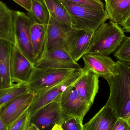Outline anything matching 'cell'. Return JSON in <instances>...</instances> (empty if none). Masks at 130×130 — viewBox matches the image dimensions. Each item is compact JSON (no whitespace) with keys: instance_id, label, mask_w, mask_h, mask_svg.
I'll use <instances>...</instances> for the list:
<instances>
[{"instance_id":"obj_27","label":"cell","mask_w":130,"mask_h":130,"mask_svg":"<svg viewBox=\"0 0 130 130\" xmlns=\"http://www.w3.org/2000/svg\"><path fill=\"white\" fill-rule=\"evenodd\" d=\"M73 3L86 5L98 9H104L105 5L101 0H66Z\"/></svg>"},{"instance_id":"obj_9","label":"cell","mask_w":130,"mask_h":130,"mask_svg":"<svg viewBox=\"0 0 130 130\" xmlns=\"http://www.w3.org/2000/svg\"><path fill=\"white\" fill-rule=\"evenodd\" d=\"M86 71H91L99 77L107 79L117 75V62L108 56L86 53L82 57Z\"/></svg>"},{"instance_id":"obj_18","label":"cell","mask_w":130,"mask_h":130,"mask_svg":"<svg viewBox=\"0 0 130 130\" xmlns=\"http://www.w3.org/2000/svg\"><path fill=\"white\" fill-rule=\"evenodd\" d=\"M46 25L33 22L31 25V43L35 62L41 58L46 52Z\"/></svg>"},{"instance_id":"obj_26","label":"cell","mask_w":130,"mask_h":130,"mask_svg":"<svg viewBox=\"0 0 130 130\" xmlns=\"http://www.w3.org/2000/svg\"><path fill=\"white\" fill-rule=\"evenodd\" d=\"M60 125L63 130H83V123L74 117H67Z\"/></svg>"},{"instance_id":"obj_14","label":"cell","mask_w":130,"mask_h":130,"mask_svg":"<svg viewBox=\"0 0 130 130\" xmlns=\"http://www.w3.org/2000/svg\"><path fill=\"white\" fill-rule=\"evenodd\" d=\"M99 78V77L92 72L85 71L73 85L82 101L91 106L98 92Z\"/></svg>"},{"instance_id":"obj_11","label":"cell","mask_w":130,"mask_h":130,"mask_svg":"<svg viewBox=\"0 0 130 130\" xmlns=\"http://www.w3.org/2000/svg\"><path fill=\"white\" fill-rule=\"evenodd\" d=\"M93 33L72 28L66 38L64 47L77 62L87 53Z\"/></svg>"},{"instance_id":"obj_20","label":"cell","mask_w":130,"mask_h":130,"mask_svg":"<svg viewBox=\"0 0 130 130\" xmlns=\"http://www.w3.org/2000/svg\"><path fill=\"white\" fill-rule=\"evenodd\" d=\"M105 8L111 21L119 24L126 17L130 8V0H106Z\"/></svg>"},{"instance_id":"obj_31","label":"cell","mask_w":130,"mask_h":130,"mask_svg":"<svg viewBox=\"0 0 130 130\" xmlns=\"http://www.w3.org/2000/svg\"><path fill=\"white\" fill-rule=\"evenodd\" d=\"M8 126L2 119L0 115V130H7Z\"/></svg>"},{"instance_id":"obj_21","label":"cell","mask_w":130,"mask_h":130,"mask_svg":"<svg viewBox=\"0 0 130 130\" xmlns=\"http://www.w3.org/2000/svg\"><path fill=\"white\" fill-rule=\"evenodd\" d=\"M50 15L62 24L71 27L70 17L59 0H43Z\"/></svg>"},{"instance_id":"obj_36","label":"cell","mask_w":130,"mask_h":130,"mask_svg":"<svg viewBox=\"0 0 130 130\" xmlns=\"http://www.w3.org/2000/svg\"><path fill=\"white\" fill-rule=\"evenodd\" d=\"M126 64H127L128 65V66H129L130 67V63H126Z\"/></svg>"},{"instance_id":"obj_5","label":"cell","mask_w":130,"mask_h":130,"mask_svg":"<svg viewBox=\"0 0 130 130\" xmlns=\"http://www.w3.org/2000/svg\"><path fill=\"white\" fill-rule=\"evenodd\" d=\"M13 14L15 45L24 56L34 65L35 59L30 35V28L33 22L24 12L13 11Z\"/></svg>"},{"instance_id":"obj_32","label":"cell","mask_w":130,"mask_h":130,"mask_svg":"<svg viewBox=\"0 0 130 130\" xmlns=\"http://www.w3.org/2000/svg\"><path fill=\"white\" fill-rule=\"evenodd\" d=\"M26 130H41L33 124H31L29 126Z\"/></svg>"},{"instance_id":"obj_33","label":"cell","mask_w":130,"mask_h":130,"mask_svg":"<svg viewBox=\"0 0 130 130\" xmlns=\"http://www.w3.org/2000/svg\"><path fill=\"white\" fill-rule=\"evenodd\" d=\"M51 130H63L62 129L61 127V125L59 124H55L53 126V127L52 128Z\"/></svg>"},{"instance_id":"obj_17","label":"cell","mask_w":130,"mask_h":130,"mask_svg":"<svg viewBox=\"0 0 130 130\" xmlns=\"http://www.w3.org/2000/svg\"><path fill=\"white\" fill-rule=\"evenodd\" d=\"M13 44L0 39V89L14 85L11 76V57Z\"/></svg>"},{"instance_id":"obj_10","label":"cell","mask_w":130,"mask_h":130,"mask_svg":"<svg viewBox=\"0 0 130 130\" xmlns=\"http://www.w3.org/2000/svg\"><path fill=\"white\" fill-rule=\"evenodd\" d=\"M73 85L61 94V108L67 117L76 118L83 123L84 117L91 105L82 101Z\"/></svg>"},{"instance_id":"obj_19","label":"cell","mask_w":130,"mask_h":130,"mask_svg":"<svg viewBox=\"0 0 130 130\" xmlns=\"http://www.w3.org/2000/svg\"><path fill=\"white\" fill-rule=\"evenodd\" d=\"M13 11L0 1V39L6 40L14 45Z\"/></svg>"},{"instance_id":"obj_15","label":"cell","mask_w":130,"mask_h":130,"mask_svg":"<svg viewBox=\"0 0 130 130\" xmlns=\"http://www.w3.org/2000/svg\"><path fill=\"white\" fill-rule=\"evenodd\" d=\"M72 28L65 26L50 15L46 25V52L64 46V41Z\"/></svg>"},{"instance_id":"obj_7","label":"cell","mask_w":130,"mask_h":130,"mask_svg":"<svg viewBox=\"0 0 130 130\" xmlns=\"http://www.w3.org/2000/svg\"><path fill=\"white\" fill-rule=\"evenodd\" d=\"M34 66L42 69H68L75 70L82 69L70 56L64 46L46 52L41 58L34 63Z\"/></svg>"},{"instance_id":"obj_35","label":"cell","mask_w":130,"mask_h":130,"mask_svg":"<svg viewBox=\"0 0 130 130\" xmlns=\"http://www.w3.org/2000/svg\"><path fill=\"white\" fill-rule=\"evenodd\" d=\"M130 14V8L129 10V11H128V14H127V16H128V15H129V14Z\"/></svg>"},{"instance_id":"obj_30","label":"cell","mask_w":130,"mask_h":130,"mask_svg":"<svg viewBox=\"0 0 130 130\" xmlns=\"http://www.w3.org/2000/svg\"><path fill=\"white\" fill-rule=\"evenodd\" d=\"M119 24L122 26L124 31L130 33V14Z\"/></svg>"},{"instance_id":"obj_22","label":"cell","mask_w":130,"mask_h":130,"mask_svg":"<svg viewBox=\"0 0 130 130\" xmlns=\"http://www.w3.org/2000/svg\"><path fill=\"white\" fill-rule=\"evenodd\" d=\"M28 15L33 22L47 24L49 20L50 14L43 0H32L31 10Z\"/></svg>"},{"instance_id":"obj_23","label":"cell","mask_w":130,"mask_h":130,"mask_svg":"<svg viewBox=\"0 0 130 130\" xmlns=\"http://www.w3.org/2000/svg\"><path fill=\"white\" fill-rule=\"evenodd\" d=\"M27 92H29L27 85L24 83H16L9 88L0 89V107Z\"/></svg>"},{"instance_id":"obj_28","label":"cell","mask_w":130,"mask_h":130,"mask_svg":"<svg viewBox=\"0 0 130 130\" xmlns=\"http://www.w3.org/2000/svg\"><path fill=\"white\" fill-rule=\"evenodd\" d=\"M111 130H130V125L125 119L118 118Z\"/></svg>"},{"instance_id":"obj_6","label":"cell","mask_w":130,"mask_h":130,"mask_svg":"<svg viewBox=\"0 0 130 130\" xmlns=\"http://www.w3.org/2000/svg\"><path fill=\"white\" fill-rule=\"evenodd\" d=\"M85 72L83 68L77 70L61 82L42 93L34 95L33 100L28 108L29 118L45 105L55 101L68 87L73 85Z\"/></svg>"},{"instance_id":"obj_1","label":"cell","mask_w":130,"mask_h":130,"mask_svg":"<svg viewBox=\"0 0 130 130\" xmlns=\"http://www.w3.org/2000/svg\"><path fill=\"white\" fill-rule=\"evenodd\" d=\"M117 75L106 79L110 94L106 105L110 107L118 118L126 120L130 116V67L117 61Z\"/></svg>"},{"instance_id":"obj_12","label":"cell","mask_w":130,"mask_h":130,"mask_svg":"<svg viewBox=\"0 0 130 130\" xmlns=\"http://www.w3.org/2000/svg\"><path fill=\"white\" fill-rule=\"evenodd\" d=\"M35 67L17 46L13 45L11 57L10 72L13 83L27 84Z\"/></svg>"},{"instance_id":"obj_2","label":"cell","mask_w":130,"mask_h":130,"mask_svg":"<svg viewBox=\"0 0 130 130\" xmlns=\"http://www.w3.org/2000/svg\"><path fill=\"white\" fill-rule=\"evenodd\" d=\"M59 1L69 13L73 29L93 33L109 19L105 9H96L66 0Z\"/></svg>"},{"instance_id":"obj_13","label":"cell","mask_w":130,"mask_h":130,"mask_svg":"<svg viewBox=\"0 0 130 130\" xmlns=\"http://www.w3.org/2000/svg\"><path fill=\"white\" fill-rule=\"evenodd\" d=\"M34 97V94L27 92L0 107L1 117L7 126L28 109Z\"/></svg>"},{"instance_id":"obj_29","label":"cell","mask_w":130,"mask_h":130,"mask_svg":"<svg viewBox=\"0 0 130 130\" xmlns=\"http://www.w3.org/2000/svg\"><path fill=\"white\" fill-rule=\"evenodd\" d=\"M15 3L26 10L28 12L31 10L32 0H13Z\"/></svg>"},{"instance_id":"obj_34","label":"cell","mask_w":130,"mask_h":130,"mask_svg":"<svg viewBox=\"0 0 130 130\" xmlns=\"http://www.w3.org/2000/svg\"><path fill=\"white\" fill-rule=\"evenodd\" d=\"M126 120L127 121V122H128V123H129L130 125V116L129 118H128V119H127Z\"/></svg>"},{"instance_id":"obj_25","label":"cell","mask_w":130,"mask_h":130,"mask_svg":"<svg viewBox=\"0 0 130 130\" xmlns=\"http://www.w3.org/2000/svg\"><path fill=\"white\" fill-rule=\"evenodd\" d=\"M28 109L20 117L8 126L7 130H26L29 126Z\"/></svg>"},{"instance_id":"obj_3","label":"cell","mask_w":130,"mask_h":130,"mask_svg":"<svg viewBox=\"0 0 130 130\" xmlns=\"http://www.w3.org/2000/svg\"><path fill=\"white\" fill-rule=\"evenodd\" d=\"M125 37L118 24L105 22L93 33L87 53L109 55L118 49Z\"/></svg>"},{"instance_id":"obj_24","label":"cell","mask_w":130,"mask_h":130,"mask_svg":"<svg viewBox=\"0 0 130 130\" xmlns=\"http://www.w3.org/2000/svg\"><path fill=\"white\" fill-rule=\"evenodd\" d=\"M118 61L126 63H130V36H126L114 53Z\"/></svg>"},{"instance_id":"obj_8","label":"cell","mask_w":130,"mask_h":130,"mask_svg":"<svg viewBox=\"0 0 130 130\" xmlns=\"http://www.w3.org/2000/svg\"><path fill=\"white\" fill-rule=\"evenodd\" d=\"M60 95L55 101L45 105L29 118V126L33 124L39 129H45L53 124L61 125L67 117L62 110Z\"/></svg>"},{"instance_id":"obj_4","label":"cell","mask_w":130,"mask_h":130,"mask_svg":"<svg viewBox=\"0 0 130 130\" xmlns=\"http://www.w3.org/2000/svg\"><path fill=\"white\" fill-rule=\"evenodd\" d=\"M68 69H42L35 68L27 83L29 92L40 94L61 82L76 71Z\"/></svg>"},{"instance_id":"obj_37","label":"cell","mask_w":130,"mask_h":130,"mask_svg":"<svg viewBox=\"0 0 130 130\" xmlns=\"http://www.w3.org/2000/svg\"><path fill=\"white\" fill-rule=\"evenodd\" d=\"M104 1H106V0H104Z\"/></svg>"},{"instance_id":"obj_16","label":"cell","mask_w":130,"mask_h":130,"mask_svg":"<svg viewBox=\"0 0 130 130\" xmlns=\"http://www.w3.org/2000/svg\"><path fill=\"white\" fill-rule=\"evenodd\" d=\"M118 118L115 111L105 105L88 122L83 130H111Z\"/></svg>"}]
</instances>
